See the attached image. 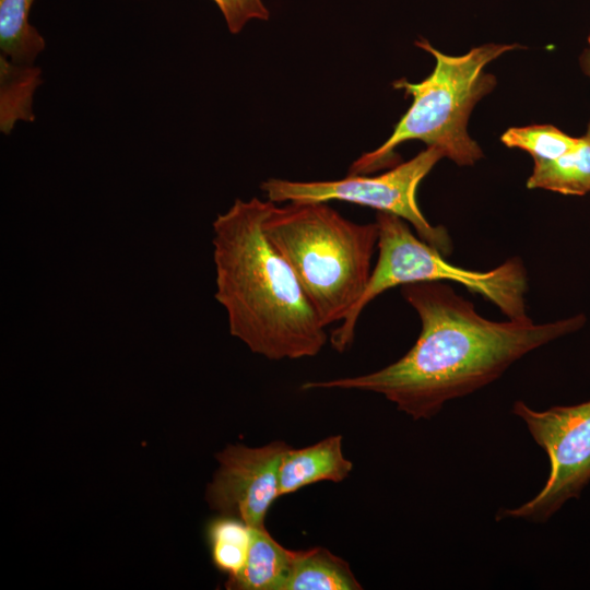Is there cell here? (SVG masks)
<instances>
[{"instance_id":"cell-7","label":"cell","mask_w":590,"mask_h":590,"mask_svg":"<svg viewBox=\"0 0 590 590\" xmlns=\"http://www.w3.org/2000/svg\"><path fill=\"white\" fill-rule=\"evenodd\" d=\"M512 413L526 423L535 442L546 452L550 474L543 488L523 505L500 509L496 520L547 521L571 498H579L590 482V400L535 411L516 401Z\"/></svg>"},{"instance_id":"cell-15","label":"cell","mask_w":590,"mask_h":590,"mask_svg":"<svg viewBox=\"0 0 590 590\" xmlns=\"http://www.w3.org/2000/svg\"><path fill=\"white\" fill-rule=\"evenodd\" d=\"M205 535L215 568L227 578L236 576L246 564L252 527L239 518L219 515L208 523Z\"/></svg>"},{"instance_id":"cell-18","label":"cell","mask_w":590,"mask_h":590,"mask_svg":"<svg viewBox=\"0 0 590 590\" xmlns=\"http://www.w3.org/2000/svg\"><path fill=\"white\" fill-rule=\"evenodd\" d=\"M581 66L587 75L590 76V48L586 49L583 55L581 56ZM585 138L590 141V122L588 125Z\"/></svg>"},{"instance_id":"cell-9","label":"cell","mask_w":590,"mask_h":590,"mask_svg":"<svg viewBox=\"0 0 590 590\" xmlns=\"http://www.w3.org/2000/svg\"><path fill=\"white\" fill-rule=\"evenodd\" d=\"M352 470L353 462L343 453L341 435L303 448L290 446L279 467V497L321 481L340 483Z\"/></svg>"},{"instance_id":"cell-11","label":"cell","mask_w":590,"mask_h":590,"mask_svg":"<svg viewBox=\"0 0 590 590\" xmlns=\"http://www.w3.org/2000/svg\"><path fill=\"white\" fill-rule=\"evenodd\" d=\"M347 562L317 546L295 551L292 575L285 590H362Z\"/></svg>"},{"instance_id":"cell-12","label":"cell","mask_w":590,"mask_h":590,"mask_svg":"<svg viewBox=\"0 0 590 590\" xmlns=\"http://www.w3.org/2000/svg\"><path fill=\"white\" fill-rule=\"evenodd\" d=\"M530 189L583 196L590 191V141L581 138L573 151L554 160H535L527 181Z\"/></svg>"},{"instance_id":"cell-10","label":"cell","mask_w":590,"mask_h":590,"mask_svg":"<svg viewBox=\"0 0 590 590\" xmlns=\"http://www.w3.org/2000/svg\"><path fill=\"white\" fill-rule=\"evenodd\" d=\"M295 551L276 542L269 531L252 527V539L243 569L227 578L231 590H285L292 575Z\"/></svg>"},{"instance_id":"cell-19","label":"cell","mask_w":590,"mask_h":590,"mask_svg":"<svg viewBox=\"0 0 590 590\" xmlns=\"http://www.w3.org/2000/svg\"><path fill=\"white\" fill-rule=\"evenodd\" d=\"M588 43H589V45H590V35H589V37H588Z\"/></svg>"},{"instance_id":"cell-8","label":"cell","mask_w":590,"mask_h":590,"mask_svg":"<svg viewBox=\"0 0 590 590\" xmlns=\"http://www.w3.org/2000/svg\"><path fill=\"white\" fill-rule=\"evenodd\" d=\"M288 447L274 440L261 447L228 445L217 452L219 468L205 491L210 508L250 527H266V516L280 498L279 467Z\"/></svg>"},{"instance_id":"cell-16","label":"cell","mask_w":590,"mask_h":590,"mask_svg":"<svg viewBox=\"0 0 590 590\" xmlns=\"http://www.w3.org/2000/svg\"><path fill=\"white\" fill-rule=\"evenodd\" d=\"M508 148L528 152L533 160H554L576 149L581 138H573L552 125L509 128L502 135Z\"/></svg>"},{"instance_id":"cell-2","label":"cell","mask_w":590,"mask_h":590,"mask_svg":"<svg viewBox=\"0 0 590 590\" xmlns=\"http://www.w3.org/2000/svg\"><path fill=\"white\" fill-rule=\"evenodd\" d=\"M271 201L237 199L213 222L216 300L229 332L268 359L316 356L329 340L295 273L267 238Z\"/></svg>"},{"instance_id":"cell-13","label":"cell","mask_w":590,"mask_h":590,"mask_svg":"<svg viewBox=\"0 0 590 590\" xmlns=\"http://www.w3.org/2000/svg\"><path fill=\"white\" fill-rule=\"evenodd\" d=\"M40 84V70L0 57V129L8 134L17 120L33 121V95Z\"/></svg>"},{"instance_id":"cell-3","label":"cell","mask_w":590,"mask_h":590,"mask_svg":"<svg viewBox=\"0 0 590 590\" xmlns=\"http://www.w3.org/2000/svg\"><path fill=\"white\" fill-rule=\"evenodd\" d=\"M327 203L272 202L262 223L326 328L341 322L363 295L378 243L376 222H352Z\"/></svg>"},{"instance_id":"cell-6","label":"cell","mask_w":590,"mask_h":590,"mask_svg":"<svg viewBox=\"0 0 590 590\" xmlns=\"http://www.w3.org/2000/svg\"><path fill=\"white\" fill-rule=\"evenodd\" d=\"M444 156L441 149L427 146L412 160L377 176L349 174L342 179L322 181L270 178L261 184V189L273 203L344 201L397 215L411 224L422 240L441 255H449L452 246L446 228L433 226L416 201L418 185Z\"/></svg>"},{"instance_id":"cell-4","label":"cell","mask_w":590,"mask_h":590,"mask_svg":"<svg viewBox=\"0 0 590 590\" xmlns=\"http://www.w3.org/2000/svg\"><path fill=\"white\" fill-rule=\"evenodd\" d=\"M435 58L433 72L423 81L404 79L393 86L413 98L411 107L396 125L392 134L379 148L362 154L350 167V175L368 174L390 165L394 149L409 140L436 146L460 166L473 165L483 154L469 135L467 123L474 105L496 85L486 64L503 54L521 48L517 44H486L461 56H449L426 39L415 42Z\"/></svg>"},{"instance_id":"cell-1","label":"cell","mask_w":590,"mask_h":590,"mask_svg":"<svg viewBox=\"0 0 590 590\" xmlns=\"http://www.w3.org/2000/svg\"><path fill=\"white\" fill-rule=\"evenodd\" d=\"M422 329L397 362L370 374L307 381L302 390L344 389L382 394L414 421L429 420L452 399L499 378L527 353L581 329L582 314L545 323L529 317L492 321L440 281L401 286Z\"/></svg>"},{"instance_id":"cell-5","label":"cell","mask_w":590,"mask_h":590,"mask_svg":"<svg viewBox=\"0 0 590 590\" xmlns=\"http://www.w3.org/2000/svg\"><path fill=\"white\" fill-rule=\"evenodd\" d=\"M378 258L358 302L330 337L332 347L342 353L355 337L357 320L365 307L385 291L415 282L450 281L479 293L496 305L508 319L526 314L528 279L519 259H508L488 271L452 266L441 253L416 237L403 219L378 212Z\"/></svg>"},{"instance_id":"cell-17","label":"cell","mask_w":590,"mask_h":590,"mask_svg":"<svg viewBox=\"0 0 590 590\" xmlns=\"http://www.w3.org/2000/svg\"><path fill=\"white\" fill-rule=\"evenodd\" d=\"M221 10L231 33H239L250 20L269 19V10L261 0H213Z\"/></svg>"},{"instance_id":"cell-14","label":"cell","mask_w":590,"mask_h":590,"mask_svg":"<svg viewBox=\"0 0 590 590\" xmlns=\"http://www.w3.org/2000/svg\"><path fill=\"white\" fill-rule=\"evenodd\" d=\"M34 0H0L1 55L16 64H33L45 42L30 23Z\"/></svg>"}]
</instances>
